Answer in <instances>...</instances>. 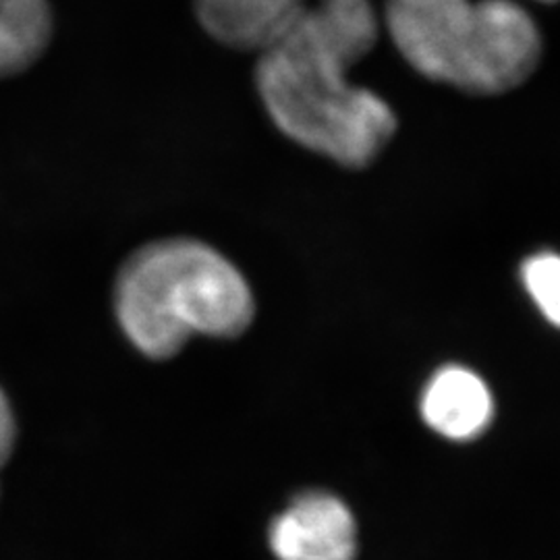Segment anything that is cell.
Segmentation results:
<instances>
[{"mask_svg":"<svg viewBox=\"0 0 560 560\" xmlns=\"http://www.w3.org/2000/svg\"><path fill=\"white\" fill-rule=\"evenodd\" d=\"M372 0H314L264 48L256 88L284 138L345 168H365L395 138L399 120L376 92L349 80L381 38Z\"/></svg>","mask_w":560,"mask_h":560,"instance_id":"6da1fadb","label":"cell"},{"mask_svg":"<svg viewBox=\"0 0 560 560\" xmlns=\"http://www.w3.org/2000/svg\"><path fill=\"white\" fill-rule=\"evenodd\" d=\"M115 312L129 342L150 360H171L194 337L235 339L256 314L237 266L196 240L148 243L122 264Z\"/></svg>","mask_w":560,"mask_h":560,"instance_id":"7a4b0ae2","label":"cell"},{"mask_svg":"<svg viewBox=\"0 0 560 560\" xmlns=\"http://www.w3.org/2000/svg\"><path fill=\"white\" fill-rule=\"evenodd\" d=\"M382 21L413 71L465 94L520 88L544 50L538 23L515 0H384Z\"/></svg>","mask_w":560,"mask_h":560,"instance_id":"3957f363","label":"cell"},{"mask_svg":"<svg viewBox=\"0 0 560 560\" xmlns=\"http://www.w3.org/2000/svg\"><path fill=\"white\" fill-rule=\"evenodd\" d=\"M268 544L277 560H355L358 523L330 492H303L270 523Z\"/></svg>","mask_w":560,"mask_h":560,"instance_id":"277c9868","label":"cell"},{"mask_svg":"<svg viewBox=\"0 0 560 560\" xmlns=\"http://www.w3.org/2000/svg\"><path fill=\"white\" fill-rule=\"evenodd\" d=\"M310 0H194L201 30L226 48L260 55L298 21Z\"/></svg>","mask_w":560,"mask_h":560,"instance_id":"5b68a950","label":"cell"},{"mask_svg":"<svg viewBox=\"0 0 560 560\" xmlns=\"http://www.w3.org/2000/svg\"><path fill=\"white\" fill-rule=\"evenodd\" d=\"M421 418L448 441H474L486 432L494 416L488 384L474 370L446 365L423 388Z\"/></svg>","mask_w":560,"mask_h":560,"instance_id":"8992f818","label":"cell"},{"mask_svg":"<svg viewBox=\"0 0 560 560\" xmlns=\"http://www.w3.org/2000/svg\"><path fill=\"white\" fill-rule=\"evenodd\" d=\"M55 34L48 0H0V80L34 67Z\"/></svg>","mask_w":560,"mask_h":560,"instance_id":"52a82bcc","label":"cell"},{"mask_svg":"<svg viewBox=\"0 0 560 560\" xmlns=\"http://www.w3.org/2000/svg\"><path fill=\"white\" fill-rule=\"evenodd\" d=\"M521 280L541 316L560 328V254L540 252L521 266Z\"/></svg>","mask_w":560,"mask_h":560,"instance_id":"ba28073f","label":"cell"},{"mask_svg":"<svg viewBox=\"0 0 560 560\" xmlns=\"http://www.w3.org/2000/svg\"><path fill=\"white\" fill-rule=\"evenodd\" d=\"M15 442H18V420L4 390L0 388V469L7 465V460L11 459Z\"/></svg>","mask_w":560,"mask_h":560,"instance_id":"9c48e42d","label":"cell"},{"mask_svg":"<svg viewBox=\"0 0 560 560\" xmlns=\"http://www.w3.org/2000/svg\"><path fill=\"white\" fill-rule=\"evenodd\" d=\"M538 2H544V4H555V2H560V0H538Z\"/></svg>","mask_w":560,"mask_h":560,"instance_id":"30bf717a","label":"cell"}]
</instances>
